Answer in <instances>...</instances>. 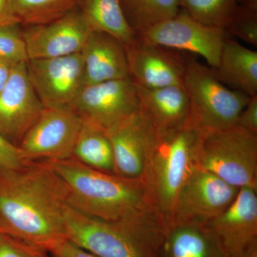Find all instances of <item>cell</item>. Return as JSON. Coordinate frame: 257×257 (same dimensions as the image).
<instances>
[{"mask_svg":"<svg viewBox=\"0 0 257 257\" xmlns=\"http://www.w3.org/2000/svg\"><path fill=\"white\" fill-rule=\"evenodd\" d=\"M80 0H12L15 16L20 23L37 26L62 18L76 9Z\"/></svg>","mask_w":257,"mask_h":257,"instance_id":"cb8c5ba5","label":"cell"},{"mask_svg":"<svg viewBox=\"0 0 257 257\" xmlns=\"http://www.w3.org/2000/svg\"><path fill=\"white\" fill-rule=\"evenodd\" d=\"M226 257H236L257 243V190L243 187L234 202L206 224Z\"/></svg>","mask_w":257,"mask_h":257,"instance_id":"9a60e30c","label":"cell"},{"mask_svg":"<svg viewBox=\"0 0 257 257\" xmlns=\"http://www.w3.org/2000/svg\"><path fill=\"white\" fill-rule=\"evenodd\" d=\"M0 257H50L45 250L0 232Z\"/></svg>","mask_w":257,"mask_h":257,"instance_id":"83f0119b","label":"cell"},{"mask_svg":"<svg viewBox=\"0 0 257 257\" xmlns=\"http://www.w3.org/2000/svg\"><path fill=\"white\" fill-rule=\"evenodd\" d=\"M72 157L94 170L114 174V159L105 130L83 120Z\"/></svg>","mask_w":257,"mask_h":257,"instance_id":"7402d4cb","label":"cell"},{"mask_svg":"<svg viewBox=\"0 0 257 257\" xmlns=\"http://www.w3.org/2000/svg\"><path fill=\"white\" fill-rule=\"evenodd\" d=\"M0 58L14 66L28 62L26 42L19 24L0 27Z\"/></svg>","mask_w":257,"mask_h":257,"instance_id":"484cf974","label":"cell"},{"mask_svg":"<svg viewBox=\"0 0 257 257\" xmlns=\"http://www.w3.org/2000/svg\"><path fill=\"white\" fill-rule=\"evenodd\" d=\"M27 69L32 87L45 108L72 109L84 87L81 53L30 60Z\"/></svg>","mask_w":257,"mask_h":257,"instance_id":"8fae6325","label":"cell"},{"mask_svg":"<svg viewBox=\"0 0 257 257\" xmlns=\"http://www.w3.org/2000/svg\"><path fill=\"white\" fill-rule=\"evenodd\" d=\"M27 63L15 66L0 92V136L17 147L45 109L29 79Z\"/></svg>","mask_w":257,"mask_h":257,"instance_id":"7c38bea8","label":"cell"},{"mask_svg":"<svg viewBox=\"0 0 257 257\" xmlns=\"http://www.w3.org/2000/svg\"><path fill=\"white\" fill-rule=\"evenodd\" d=\"M228 35L257 46V8L239 4L227 26Z\"/></svg>","mask_w":257,"mask_h":257,"instance_id":"4316f807","label":"cell"},{"mask_svg":"<svg viewBox=\"0 0 257 257\" xmlns=\"http://www.w3.org/2000/svg\"><path fill=\"white\" fill-rule=\"evenodd\" d=\"M1 231H2L1 228H0V232H1Z\"/></svg>","mask_w":257,"mask_h":257,"instance_id":"e575fe53","label":"cell"},{"mask_svg":"<svg viewBox=\"0 0 257 257\" xmlns=\"http://www.w3.org/2000/svg\"><path fill=\"white\" fill-rule=\"evenodd\" d=\"M83 119L69 108H45L18 149L25 162L72 158Z\"/></svg>","mask_w":257,"mask_h":257,"instance_id":"9c48e42d","label":"cell"},{"mask_svg":"<svg viewBox=\"0 0 257 257\" xmlns=\"http://www.w3.org/2000/svg\"><path fill=\"white\" fill-rule=\"evenodd\" d=\"M235 124L257 135V94L250 96Z\"/></svg>","mask_w":257,"mask_h":257,"instance_id":"f546056e","label":"cell"},{"mask_svg":"<svg viewBox=\"0 0 257 257\" xmlns=\"http://www.w3.org/2000/svg\"><path fill=\"white\" fill-rule=\"evenodd\" d=\"M79 5V11L92 32L107 34L124 47L137 40L138 35L128 25L120 0H80Z\"/></svg>","mask_w":257,"mask_h":257,"instance_id":"44dd1931","label":"cell"},{"mask_svg":"<svg viewBox=\"0 0 257 257\" xmlns=\"http://www.w3.org/2000/svg\"><path fill=\"white\" fill-rule=\"evenodd\" d=\"M52 257H55V256H52Z\"/></svg>","mask_w":257,"mask_h":257,"instance_id":"d590c367","label":"cell"},{"mask_svg":"<svg viewBox=\"0 0 257 257\" xmlns=\"http://www.w3.org/2000/svg\"><path fill=\"white\" fill-rule=\"evenodd\" d=\"M182 86L189 101L186 126L199 133L236 124L250 97L226 87L210 67L193 58H187Z\"/></svg>","mask_w":257,"mask_h":257,"instance_id":"5b68a950","label":"cell"},{"mask_svg":"<svg viewBox=\"0 0 257 257\" xmlns=\"http://www.w3.org/2000/svg\"><path fill=\"white\" fill-rule=\"evenodd\" d=\"M63 181L68 205L85 215L138 228L167 226L142 179L106 173L73 157L46 161Z\"/></svg>","mask_w":257,"mask_h":257,"instance_id":"7a4b0ae2","label":"cell"},{"mask_svg":"<svg viewBox=\"0 0 257 257\" xmlns=\"http://www.w3.org/2000/svg\"><path fill=\"white\" fill-rule=\"evenodd\" d=\"M198 134L187 126L172 133H156L147 152L140 179L167 226L172 221L179 190L195 167L194 149Z\"/></svg>","mask_w":257,"mask_h":257,"instance_id":"3957f363","label":"cell"},{"mask_svg":"<svg viewBox=\"0 0 257 257\" xmlns=\"http://www.w3.org/2000/svg\"><path fill=\"white\" fill-rule=\"evenodd\" d=\"M240 0H180L183 7L193 18L204 25L226 28Z\"/></svg>","mask_w":257,"mask_h":257,"instance_id":"d4e9b609","label":"cell"},{"mask_svg":"<svg viewBox=\"0 0 257 257\" xmlns=\"http://www.w3.org/2000/svg\"><path fill=\"white\" fill-rule=\"evenodd\" d=\"M128 25L137 35L173 18L180 11V0H120Z\"/></svg>","mask_w":257,"mask_h":257,"instance_id":"603a6c76","label":"cell"},{"mask_svg":"<svg viewBox=\"0 0 257 257\" xmlns=\"http://www.w3.org/2000/svg\"><path fill=\"white\" fill-rule=\"evenodd\" d=\"M227 32L224 28L204 25L185 10L138 35L143 41L175 50L200 55L210 68L218 67Z\"/></svg>","mask_w":257,"mask_h":257,"instance_id":"52a82bcc","label":"cell"},{"mask_svg":"<svg viewBox=\"0 0 257 257\" xmlns=\"http://www.w3.org/2000/svg\"><path fill=\"white\" fill-rule=\"evenodd\" d=\"M194 163L236 188L257 190V135L236 124L199 133Z\"/></svg>","mask_w":257,"mask_h":257,"instance_id":"277c9868","label":"cell"},{"mask_svg":"<svg viewBox=\"0 0 257 257\" xmlns=\"http://www.w3.org/2000/svg\"><path fill=\"white\" fill-rule=\"evenodd\" d=\"M112 146L115 175L140 179L155 130L140 109L106 130Z\"/></svg>","mask_w":257,"mask_h":257,"instance_id":"2e32d148","label":"cell"},{"mask_svg":"<svg viewBox=\"0 0 257 257\" xmlns=\"http://www.w3.org/2000/svg\"><path fill=\"white\" fill-rule=\"evenodd\" d=\"M67 187L46 162H27L0 171V228L5 234L50 253L67 239Z\"/></svg>","mask_w":257,"mask_h":257,"instance_id":"6da1fadb","label":"cell"},{"mask_svg":"<svg viewBox=\"0 0 257 257\" xmlns=\"http://www.w3.org/2000/svg\"><path fill=\"white\" fill-rule=\"evenodd\" d=\"M159 257H226L206 225L170 224L166 227Z\"/></svg>","mask_w":257,"mask_h":257,"instance_id":"d6986e66","label":"cell"},{"mask_svg":"<svg viewBox=\"0 0 257 257\" xmlns=\"http://www.w3.org/2000/svg\"><path fill=\"white\" fill-rule=\"evenodd\" d=\"M26 162L18 147L11 145L0 136V171L16 170Z\"/></svg>","mask_w":257,"mask_h":257,"instance_id":"f1b7e54d","label":"cell"},{"mask_svg":"<svg viewBox=\"0 0 257 257\" xmlns=\"http://www.w3.org/2000/svg\"><path fill=\"white\" fill-rule=\"evenodd\" d=\"M72 109L84 121L106 131L138 112V88L130 77L84 86Z\"/></svg>","mask_w":257,"mask_h":257,"instance_id":"30bf717a","label":"cell"},{"mask_svg":"<svg viewBox=\"0 0 257 257\" xmlns=\"http://www.w3.org/2000/svg\"><path fill=\"white\" fill-rule=\"evenodd\" d=\"M236 257H257V243L250 246L248 249Z\"/></svg>","mask_w":257,"mask_h":257,"instance_id":"836d02e7","label":"cell"},{"mask_svg":"<svg viewBox=\"0 0 257 257\" xmlns=\"http://www.w3.org/2000/svg\"><path fill=\"white\" fill-rule=\"evenodd\" d=\"M92 33L80 11L74 9L55 21L32 26L23 36L30 60L81 53Z\"/></svg>","mask_w":257,"mask_h":257,"instance_id":"5bb4252c","label":"cell"},{"mask_svg":"<svg viewBox=\"0 0 257 257\" xmlns=\"http://www.w3.org/2000/svg\"><path fill=\"white\" fill-rule=\"evenodd\" d=\"M67 239L97 257H159L160 233L85 215L68 206Z\"/></svg>","mask_w":257,"mask_h":257,"instance_id":"8992f818","label":"cell"},{"mask_svg":"<svg viewBox=\"0 0 257 257\" xmlns=\"http://www.w3.org/2000/svg\"><path fill=\"white\" fill-rule=\"evenodd\" d=\"M212 69L221 83L248 96L257 94V52L226 39L218 67Z\"/></svg>","mask_w":257,"mask_h":257,"instance_id":"ffe728a7","label":"cell"},{"mask_svg":"<svg viewBox=\"0 0 257 257\" xmlns=\"http://www.w3.org/2000/svg\"><path fill=\"white\" fill-rule=\"evenodd\" d=\"M20 24L12 7V0H0V27Z\"/></svg>","mask_w":257,"mask_h":257,"instance_id":"1f68e13d","label":"cell"},{"mask_svg":"<svg viewBox=\"0 0 257 257\" xmlns=\"http://www.w3.org/2000/svg\"><path fill=\"white\" fill-rule=\"evenodd\" d=\"M124 47L128 77L137 87L157 89L183 84L187 58L178 51L147 43L138 37Z\"/></svg>","mask_w":257,"mask_h":257,"instance_id":"4fadbf2b","label":"cell"},{"mask_svg":"<svg viewBox=\"0 0 257 257\" xmlns=\"http://www.w3.org/2000/svg\"><path fill=\"white\" fill-rule=\"evenodd\" d=\"M137 88L140 112L156 133H172L187 125L189 101L182 86L157 89Z\"/></svg>","mask_w":257,"mask_h":257,"instance_id":"ac0fdd59","label":"cell"},{"mask_svg":"<svg viewBox=\"0 0 257 257\" xmlns=\"http://www.w3.org/2000/svg\"><path fill=\"white\" fill-rule=\"evenodd\" d=\"M50 253L55 257H97L67 239L56 246Z\"/></svg>","mask_w":257,"mask_h":257,"instance_id":"4dcf8cb0","label":"cell"},{"mask_svg":"<svg viewBox=\"0 0 257 257\" xmlns=\"http://www.w3.org/2000/svg\"><path fill=\"white\" fill-rule=\"evenodd\" d=\"M81 55L84 86L128 77L125 47L107 34L92 32Z\"/></svg>","mask_w":257,"mask_h":257,"instance_id":"e0dca14e","label":"cell"},{"mask_svg":"<svg viewBox=\"0 0 257 257\" xmlns=\"http://www.w3.org/2000/svg\"><path fill=\"white\" fill-rule=\"evenodd\" d=\"M239 189L194 167L176 199L170 224L206 225L229 207Z\"/></svg>","mask_w":257,"mask_h":257,"instance_id":"ba28073f","label":"cell"},{"mask_svg":"<svg viewBox=\"0 0 257 257\" xmlns=\"http://www.w3.org/2000/svg\"><path fill=\"white\" fill-rule=\"evenodd\" d=\"M15 66L0 58V92L4 89L9 80Z\"/></svg>","mask_w":257,"mask_h":257,"instance_id":"d6a6232c","label":"cell"}]
</instances>
